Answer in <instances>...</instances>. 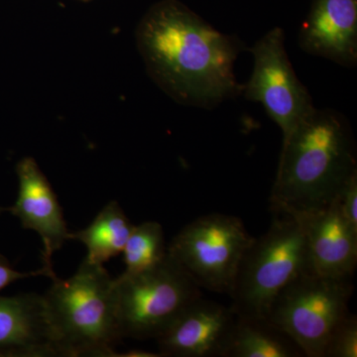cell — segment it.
<instances>
[{
  "instance_id": "8992f818",
  "label": "cell",
  "mask_w": 357,
  "mask_h": 357,
  "mask_svg": "<svg viewBox=\"0 0 357 357\" xmlns=\"http://www.w3.org/2000/svg\"><path fill=\"white\" fill-rule=\"evenodd\" d=\"M352 278H333L304 272L281 291L267 321L285 333L309 357H324L337 326L351 312Z\"/></svg>"
},
{
  "instance_id": "52a82bcc",
  "label": "cell",
  "mask_w": 357,
  "mask_h": 357,
  "mask_svg": "<svg viewBox=\"0 0 357 357\" xmlns=\"http://www.w3.org/2000/svg\"><path fill=\"white\" fill-rule=\"evenodd\" d=\"M253 241L241 218L211 213L183 227L168 253L199 288L229 295Z\"/></svg>"
},
{
  "instance_id": "ba28073f",
  "label": "cell",
  "mask_w": 357,
  "mask_h": 357,
  "mask_svg": "<svg viewBox=\"0 0 357 357\" xmlns=\"http://www.w3.org/2000/svg\"><path fill=\"white\" fill-rule=\"evenodd\" d=\"M249 51L255 68L243 93L248 100L261 103L284 139L316 109L312 96L289 60L281 28L270 30Z\"/></svg>"
},
{
  "instance_id": "7a4b0ae2",
  "label": "cell",
  "mask_w": 357,
  "mask_h": 357,
  "mask_svg": "<svg viewBox=\"0 0 357 357\" xmlns=\"http://www.w3.org/2000/svg\"><path fill=\"white\" fill-rule=\"evenodd\" d=\"M356 173V141L349 122L335 110L314 109L283 139L272 208L290 215L324 208Z\"/></svg>"
},
{
  "instance_id": "5b68a950",
  "label": "cell",
  "mask_w": 357,
  "mask_h": 357,
  "mask_svg": "<svg viewBox=\"0 0 357 357\" xmlns=\"http://www.w3.org/2000/svg\"><path fill=\"white\" fill-rule=\"evenodd\" d=\"M114 281L122 338L157 340L202 297L201 288L169 253L156 266Z\"/></svg>"
},
{
  "instance_id": "8fae6325",
  "label": "cell",
  "mask_w": 357,
  "mask_h": 357,
  "mask_svg": "<svg viewBox=\"0 0 357 357\" xmlns=\"http://www.w3.org/2000/svg\"><path fill=\"white\" fill-rule=\"evenodd\" d=\"M20 192L15 204L8 208L20 218L25 229L36 231L43 243V266L53 270L52 256L70 239L63 210L48 178L36 160L24 157L16 165Z\"/></svg>"
},
{
  "instance_id": "6da1fadb",
  "label": "cell",
  "mask_w": 357,
  "mask_h": 357,
  "mask_svg": "<svg viewBox=\"0 0 357 357\" xmlns=\"http://www.w3.org/2000/svg\"><path fill=\"white\" fill-rule=\"evenodd\" d=\"M148 73L176 102L213 109L243 91L234 63L244 44L223 34L178 0H162L137 28Z\"/></svg>"
},
{
  "instance_id": "d6986e66",
  "label": "cell",
  "mask_w": 357,
  "mask_h": 357,
  "mask_svg": "<svg viewBox=\"0 0 357 357\" xmlns=\"http://www.w3.org/2000/svg\"><path fill=\"white\" fill-rule=\"evenodd\" d=\"M33 276H47L50 279H53L56 274L54 270L48 269V268L44 266L41 269L37 270V271H16V270L11 267L10 263L6 259V257L0 255V291L10 285V284L14 283V282L20 280V279Z\"/></svg>"
},
{
  "instance_id": "3957f363",
  "label": "cell",
  "mask_w": 357,
  "mask_h": 357,
  "mask_svg": "<svg viewBox=\"0 0 357 357\" xmlns=\"http://www.w3.org/2000/svg\"><path fill=\"white\" fill-rule=\"evenodd\" d=\"M43 296L61 356H119L115 281L102 264L84 259L76 273L54 277Z\"/></svg>"
},
{
  "instance_id": "277c9868",
  "label": "cell",
  "mask_w": 357,
  "mask_h": 357,
  "mask_svg": "<svg viewBox=\"0 0 357 357\" xmlns=\"http://www.w3.org/2000/svg\"><path fill=\"white\" fill-rule=\"evenodd\" d=\"M269 229L244 255L229 294L237 317L266 319L284 288L312 270L304 234L287 213H275Z\"/></svg>"
},
{
  "instance_id": "2e32d148",
  "label": "cell",
  "mask_w": 357,
  "mask_h": 357,
  "mask_svg": "<svg viewBox=\"0 0 357 357\" xmlns=\"http://www.w3.org/2000/svg\"><path fill=\"white\" fill-rule=\"evenodd\" d=\"M122 253L126 263V271L121 274L123 276L156 266L168 255L163 227L157 222L134 225Z\"/></svg>"
},
{
  "instance_id": "9a60e30c",
  "label": "cell",
  "mask_w": 357,
  "mask_h": 357,
  "mask_svg": "<svg viewBox=\"0 0 357 357\" xmlns=\"http://www.w3.org/2000/svg\"><path fill=\"white\" fill-rule=\"evenodd\" d=\"M133 227L119 203L112 201L88 227L70 232V239L86 245L88 255L84 259L103 265L122 253Z\"/></svg>"
},
{
  "instance_id": "30bf717a",
  "label": "cell",
  "mask_w": 357,
  "mask_h": 357,
  "mask_svg": "<svg viewBox=\"0 0 357 357\" xmlns=\"http://www.w3.org/2000/svg\"><path fill=\"white\" fill-rule=\"evenodd\" d=\"M236 321V314L231 307L199 297L157 338L159 354L174 357H223Z\"/></svg>"
},
{
  "instance_id": "ac0fdd59",
  "label": "cell",
  "mask_w": 357,
  "mask_h": 357,
  "mask_svg": "<svg viewBox=\"0 0 357 357\" xmlns=\"http://www.w3.org/2000/svg\"><path fill=\"white\" fill-rule=\"evenodd\" d=\"M338 206L342 217L357 232V173L344 185L337 198Z\"/></svg>"
},
{
  "instance_id": "ffe728a7",
  "label": "cell",
  "mask_w": 357,
  "mask_h": 357,
  "mask_svg": "<svg viewBox=\"0 0 357 357\" xmlns=\"http://www.w3.org/2000/svg\"><path fill=\"white\" fill-rule=\"evenodd\" d=\"M8 211V208H2V206H0V213H3V211Z\"/></svg>"
},
{
  "instance_id": "e0dca14e",
  "label": "cell",
  "mask_w": 357,
  "mask_h": 357,
  "mask_svg": "<svg viewBox=\"0 0 357 357\" xmlns=\"http://www.w3.org/2000/svg\"><path fill=\"white\" fill-rule=\"evenodd\" d=\"M324 357H357V319L349 314L337 326L326 344Z\"/></svg>"
},
{
  "instance_id": "7c38bea8",
  "label": "cell",
  "mask_w": 357,
  "mask_h": 357,
  "mask_svg": "<svg viewBox=\"0 0 357 357\" xmlns=\"http://www.w3.org/2000/svg\"><path fill=\"white\" fill-rule=\"evenodd\" d=\"M311 55L354 67L357 62V0H312L299 32Z\"/></svg>"
},
{
  "instance_id": "9c48e42d",
  "label": "cell",
  "mask_w": 357,
  "mask_h": 357,
  "mask_svg": "<svg viewBox=\"0 0 357 357\" xmlns=\"http://www.w3.org/2000/svg\"><path fill=\"white\" fill-rule=\"evenodd\" d=\"M289 215L297 220L304 234L312 271L352 278L357 265V232L342 217L337 199L324 208Z\"/></svg>"
},
{
  "instance_id": "4fadbf2b",
  "label": "cell",
  "mask_w": 357,
  "mask_h": 357,
  "mask_svg": "<svg viewBox=\"0 0 357 357\" xmlns=\"http://www.w3.org/2000/svg\"><path fill=\"white\" fill-rule=\"evenodd\" d=\"M61 356L43 296L0 297V357Z\"/></svg>"
},
{
  "instance_id": "5bb4252c",
  "label": "cell",
  "mask_w": 357,
  "mask_h": 357,
  "mask_svg": "<svg viewBox=\"0 0 357 357\" xmlns=\"http://www.w3.org/2000/svg\"><path fill=\"white\" fill-rule=\"evenodd\" d=\"M298 344L267 319L236 316L223 357H297Z\"/></svg>"
}]
</instances>
